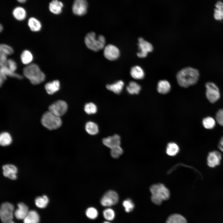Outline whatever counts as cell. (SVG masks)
Returning <instances> with one entry per match:
<instances>
[{
	"mask_svg": "<svg viewBox=\"0 0 223 223\" xmlns=\"http://www.w3.org/2000/svg\"><path fill=\"white\" fill-rule=\"evenodd\" d=\"M199 77V73L196 69L191 67L185 68L178 72L176 78L178 84L187 88L195 84Z\"/></svg>",
	"mask_w": 223,
	"mask_h": 223,
	"instance_id": "obj_1",
	"label": "cell"
},
{
	"mask_svg": "<svg viewBox=\"0 0 223 223\" xmlns=\"http://www.w3.org/2000/svg\"><path fill=\"white\" fill-rule=\"evenodd\" d=\"M23 74L33 85H38L45 80V76L39 66L35 63L28 65L23 69Z\"/></svg>",
	"mask_w": 223,
	"mask_h": 223,
	"instance_id": "obj_2",
	"label": "cell"
},
{
	"mask_svg": "<svg viewBox=\"0 0 223 223\" xmlns=\"http://www.w3.org/2000/svg\"><path fill=\"white\" fill-rule=\"evenodd\" d=\"M150 191L151 193V200L156 205H160L163 201L168 199L170 196L169 190L162 184L152 185Z\"/></svg>",
	"mask_w": 223,
	"mask_h": 223,
	"instance_id": "obj_3",
	"label": "cell"
},
{
	"mask_svg": "<svg viewBox=\"0 0 223 223\" xmlns=\"http://www.w3.org/2000/svg\"><path fill=\"white\" fill-rule=\"evenodd\" d=\"M85 42L89 49L97 51L104 48L105 39L103 35H100L96 37L95 33L94 32H91L85 36Z\"/></svg>",
	"mask_w": 223,
	"mask_h": 223,
	"instance_id": "obj_4",
	"label": "cell"
},
{
	"mask_svg": "<svg viewBox=\"0 0 223 223\" xmlns=\"http://www.w3.org/2000/svg\"><path fill=\"white\" fill-rule=\"evenodd\" d=\"M41 122L44 127L50 130L58 128L62 123L59 117L55 115L49 111L46 112L43 115Z\"/></svg>",
	"mask_w": 223,
	"mask_h": 223,
	"instance_id": "obj_5",
	"label": "cell"
},
{
	"mask_svg": "<svg viewBox=\"0 0 223 223\" xmlns=\"http://www.w3.org/2000/svg\"><path fill=\"white\" fill-rule=\"evenodd\" d=\"M14 207L8 202L2 203L1 206L0 216L2 223H15L13 221Z\"/></svg>",
	"mask_w": 223,
	"mask_h": 223,
	"instance_id": "obj_6",
	"label": "cell"
},
{
	"mask_svg": "<svg viewBox=\"0 0 223 223\" xmlns=\"http://www.w3.org/2000/svg\"><path fill=\"white\" fill-rule=\"evenodd\" d=\"M206 95L208 101L211 103H214L220 98V93L217 85L214 83L208 82L205 84Z\"/></svg>",
	"mask_w": 223,
	"mask_h": 223,
	"instance_id": "obj_7",
	"label": "cell"
},
{
	"mask_svg": "<svg viewBox=\"0 0 223 223\" xmlns=\"http://www.w3.org/2000/svg\"><path fill=\"white\" fill-rule=\"evenodd\" d=\"M119 196L113 190L107 192L100 200L101 204L104 207H110L117 203Z\"/></svg>",
	"mask_w": 223,
	"mask_h": 223,
	"instance_id": "obj_8",
	"label": "cell"
},
{
	"mask_svg": "<svg viewBox=\"0 0 223 223\" xmlns=\"http://www.w3.org/2000/svg\"><path fill=\"white\" fill-rule=\"evenodd\" d=\"M68 105L64 101L58 100L52 104L49 107V110L55 115L60 117L66 112Z\"/></svg>",
	"mask_w": 223,
	"mask_h": 223,
	"instance_id": "obj_9",
	"label": "cell"
},
{
	"mask_svg": "<svg viewBox=\"0 0 223 223\" xmlns=\"http://www.w3.org/2000/svg\"><path fill=\"white\" fill-rule=\"evenodd\" d=\"M138 40V48L140 51L137 53V55L139 58H145L147 56L148 53L152 51L153 46L150 43L144 40L142 37L139 38Z\"/></svg>",
	"mask_w": 223,
	"mask_h": 223,
	"instance_id": "obj_10",
	"label": "cell"
},
{
	"mask_svg": "<svg viewBox=\"0 0 223 223\" xmlns=\"http://www.w3.org/2000/svg\"><path fill=\"white\" fill-rule=\"evenodd\" d=\"M103 54L104 57L110 60H114L117 59L120 55L118 48L112 44H108L105 46Z\"/></svg>",
	"mask_w": 223,
	"mask_h": 223,
	"instance_id": "obj_11",
	"label": "cell"
},
{
	"mask_svg": "<svg viewBox=\"0 0 223 223\" xmlns=\"http://www.w3.org/2000/svg\"><path fill=\"white\" fill-rule=\"evenodd\" d=\"M86 0H75L72 6V11L75 15L79 16L85 14L87 8Z\"/></svg>",
	"mask_w": 223,
	"mask_h": 223,
	"instance_id": "obj_12",
	"label": "cell"
},
{
	"mask_svg": "<svg viewBox=\"0 0 223 223\" xmlns=\"http://www.w3.org/2000/svg\"><path fill=\"white\" fill-rule=\"evenodd\" d=\"M221 159V155L219 152L216 151H211L207 156V164L209 167L214 168L220 164Z\"/></svg>",
	"mask_w": 223,
	"mask_h": 223,
	"instance_id": "obj_13",
	"label": "cell"
},
{
	"mask_svg": "<svg viewBox=\"0 0 223 223\" xmlns=\"http://www.w3.org/2000/svg\"><path fill=\"white\" fill-rule=\"evenodd\" d=\"M102 142L104 145L111 149L120 146V138L119 135L115 134L103 138Z\"/></svg>",
	"mask_w": 223,
	"mask_h": 223,
	"instance_id": "obj_14",
	"label": "cell"
},
{
	"mask_svg": "<svg viewBox=\"0 0 223 223\" xmlns=\"http://www.w3.org/2000/svg\"><path fill=\"white\" fill-rule=\"evenodd\" d=\"M2 169L5 177L13 180L16 179L18 169L15 166L11 164H6L3 166Z\"/></svg>",
	"mask_w": 223,
	"mask_h": 223,
	"instance_id": "obj_15",
	"label": "cell"
},
{
	"mask_svg": "<svg viewBox=\"0 0 223 223\" xmlns=\"http://www.w3.org/2000/svg\"><path fill=\"white\" fill-rule=\"evenodd\" d=\"M18 208L14 212V215L18 219H24L28 214V207L23 203L18 204Z\"/></svg>",
	"mask_w": 223,
	"mask_h": 223,
	"instance_id": "obj_16",
	"label": "cell"
},
{
	"mask_svg": "<svg viewBox=\"0 0 223 223\" xmlns=\"http://www.w3.org/2000/svg\"><path fill=\"white\" fill-rule=\"evenodd\" d=\"M60 85L59 81L55 80L46 84L45 89L48 94H53L59 90Z\"/></svg>",
	"mask_w": 223,
	"mask_h": 223,
	"instance_id": "obj_17",
	"label": "cell"
},
{
	"mask_svg": "<svg viewBox=\"0 0 223 223\" xmlns=\"http://www.w3.org/2000/svg\"><path fill=\"white\" fill-rule=\"evenodd\" d=\"M23 220L24 223H39L40 217L36 211L32 210L29 211Z\"/></svg>",
	"mask_w": 223,
	"mask_h": 223,
	"instance_id": "obj_18",
	"label": "cell"
},
{
	"mask_svg": "<svg viewBox=\"0 0 223 223\" xmlns=\"http://www.w3.org/2000/svg\"><path fill=\"white\" fill-rule=\"evenodd\" d=\"M63 6V4L61 2L58 0H53L49 3V9L53 14H59L61 13Z\"/></svg>",
	"mask_w": 223,
	"mask_h": 223,
	"instance_id": "obj_19",
	"label": "cell"
},
{
	"mask_svg": "<svg viewBox=\"0 0 223 223\" xmlns=\"http://www.w3.org/2000/svg\"><path fill=\"white\" fill-rule=\"evenodd\" d=\"M124 85V82L121 80H120L114 83L107 85L106 88L108 90L114 93L119 94L122 91Z\"/></svg>",
	"mask_w": 223,
	"mask_h": 223,
	"instance_id": "obj_20",
	"label": "cell"
},
{
	"mask_svg": "<svg viewBox=\"0 0 223 223\" xmlns=\"http://www.w3.org/2000/svg\"><path fill=\"white\" fill-rule=\"evenodd\" d=\"M171 87L170 84L168 81L166 80H160L158 82L157 90L160 93L165 94L170 91Z\"/></svg>",
	"mask_w": 223,
	"mask_h": 223,
	"instance_id": "obj_21",
	"label": "cell"
},
{
	"mask_svg": "<svg viewBox=\"0 0 223 223\" xmlns=\"http://www.w3.org/2000/svg\"><path fill=\"white\" fill-rule=\"evenodd\" d=\"M130 73L133 78L137 80L143 79L145 75L143 70L138 66L133 67L131 69Z\"/></svg>",
	"mask_w": 223,
	"mask_h": 223,
	"instance_id": "obj_22",
	"label": "cell"
},
{
	"mask_svg": "<svg viewBox=\"0 0 223 223\" xmlns=\"http://www.w3.org/2000/svg\"><path fill=\"white\" fill-rule=\"evenodd\" d=\"M215 7L214 14L215 19L217 20H223V3L220 1L217 2Z\"/></svg>",
	"mask_w": 223,
	"mask_h": 223,
	"instance_id": "obj_23",
	"label": "cell"
},
{
	"mask_svg": "<svg viewBox=\"0 0 223 223\" xmlns=\"http://www.w3.org/2000/svg\"><path fill=\"white\" fill-rule=\"evenodd\" d=\"M166 223H187V222L185 218L182 215L174 214L168 217Z\"/></svg>",
	"mask_w": 223,
	"mask_h": 223,
	"instance_id": "obj_24",
	"label": "cell"
},
{
	"mask_svg": "<svg viewBox=\"0 0 223 223\" xmlns=\"http://www.w3.org/2000/svg\"><path fill=\"white\" fill-rule=\"evenodd\" d=\"M28 25L31 30L33 32L40 31L42 27L40 22L34 17L30 18L28 19Z\"/></svg>",
	"mask_w": 223,
	"mask_h": 223,
	"instance_id": "obj_25",
	"label": "cell"
},
{
	"mask_svg": "<svg viewBox=\"0 0 223 223\" xmlns=\"http://www.w3.org/2000/svg\"><path fill=\"white\" fill-rule=\"evenodd\" d=\"M12 14L15 18L19 20H24L26 15L25 9L20 7L15 8L13 11Z\"/></svg>",
	"mask_w": 223,
	"mask_h": 223,
	"instance_id": "obj_26",
	"label": "cell"
},
{
	"mask_svg": "<svg viewBox=\"0 0 223 223\" xmlns=\"http://www.w3.org/2000/svg\"><path fill=\"white\" fill-rule=\"evenodd\" d=\"M85 129L88 134L91 135L96 134L99 131L97 125L92 121H89L86 124Z\"/></svg>",
	"mask_w": 223,
	"mask_h": 223,
	"instance_id": "obj_27",
	"label": "cell"
},
{
	"mask_svg": "<svg viewBox=\"0 0 223 223\" xmlns=\"http://www.w3.org/2000/svg\"><path fill=\"white\" fill-rule=\"evenodd\" d=\"M179 148L178 145L173 142L169 143L167 146L166 152L169 155L174 156L179 152Z\"/></svg>",
	"mask_w": 223,
	"mask_h": 223,
	"instance_id": "obj_28",
	"label": "cell"
},
{
	"mask_svg": "<svg viewBox=\"0 0 223 223\" xmlns=\"http://www.w3.org/2000/svg\"><path fill=\"white\" fill-rule=\"evenodd\" d=\"M141 89L140 86L136 82L133 81H130L127 86L126 90L130 94H138Z\"/></svg>",
	"mask_w": 223,
	"mask_h": 223,
	"instance_id": "obj_29",
	"label": "cell"
},
{
	"mask_svg": "<svg viewBox=\"0 0 223 223\" xmlns=\"http://www.w3.org/2000/svg\"><path fill=\"white\" fill-rule=\"evenodd\" d=\"M0 73H2L7 77V76L12 77H15L20 79L22 78V77L18 74L15 73L11 70L7 66H0Z\"/></svg>",
	"mask_w": 223,
	"mask_h": 223,
	"instance_id": "obj_30",
	"label": "cell"
},
{
	"mask_svg": "<svg viewBox=\"0 0 223 223\" xmlns=\"http://www.w3.org/2000/svg\"><path fill=\"white\" fill-rule=\"evenodd\" d=\"M33 58V57L32 53L27 50L24 51L20 56L21 62L24 64H29L32 61Z\"/></svg>",
	"mask_w": 223,
	"mask_h": 223,
	"instance_id": "obj_31",
	"label": "cell"
},
{
	"mask_svg": "<svg viewBox=\"0 0 223 223\" xmlns=\"http://www.w3.org/2000/svg\"><path fill=\"white\" fill-rule=\"evenodd\" d=\"M12 138L7 132H4L1 133L0 136V144L2 146H6L11 144Z\"/></svg>",
	"mask_w": 223,
	"mask_h": 223,
	"instance_id": "obj_32",
	"label": "cell"
},
{
	"mask_svg": "<svg viewBox=\"0 0 223 223\" xmlns=\"http://www.w3.org/2000/svg\"><path fill=\"white\" fill-rule=\"evenodd\" d=\"M216 120L211 116H207L204 118L202 123L203 126L207 129H212L215 126Z\"/></svg>",
	"mask_w": 223,
	"mask_h": 223,
	"instance_id": "obj_33",
	"label": "cell"
},
{
	"mask_svg": "<svg viewBox=\"0 0 223 223\" xmlns=\"http://www.w3.org/2000/svg\"><path fill=\"white\" fill-rule=\"evenodd\" d=\"M49 202V199L46 195L41 197H37L35 200L36 206L40 208H44L47 205Z\"/></svg>",
	"mask_w": 223,
	"mask_h": 223,
	"instance_id": "obj_34",
	"label": "cell"
},
{
	"mask_svg": "<svg viewBox=\"0 0 223 223\" xmlns=\"http://www.w3.org/2000/svg\"><path fill=\"white\" fill-rule=\"evenodd\" d=\"M84 109L85 112L89 115L95 113L97 110L96 105L91 102L86 103L85 105Z\"/></svg>",
	"mask_w": 223,
	"mask_h": 223,
	"instance_id": "obj_35",
	"label": "cell"
},
{
	"mask_svg": "<svg viewBox=\"0 0 223 223\" xmlns=\"http://www.w3.org/2000/svg\"><path fill=\"white\" fill-rule=\"evenodd\" d=\"M103 214L104 218L108 221L113 220L115 217V212L111 208L105 209L103 211Z\"/></svg>",
	"mask_w": 223,
	"mask_h": 223,
	"instance_id": "obj_36",
	"label": "cell"
},
{
	"mask_svg": "<svg viewBox=\"0 0 223 223\" xmlns=\"http://www.w3.org/2000/svg\"><path fill=\"white\" fill-rule=\"evenodd\" d=\"M86 216L89 218L94 220L98 216V212L95 208L90 207L87 209L85 212Z\"/></svg>",
	"mask_w": 223,
	"mask_h": 223,
	"instance_id": "obj_37",
	"label": "cell"
},
{
	"mask_svg": "<svg viewBox=\"0 0 223 223\" xmlns=\"http://www.w3.org/2000/svg\"><path fill=\"white\" fill-rule=\"evenodd\" d=\"M123 151L120 146L111 149L110 153L112 157L114 158H118L123 153Z\"/></svg>",
	"mask_w": 223,
	"mask_h": 223,
	"instance_id": "obj_38",
	"label": "cell"
},
{
	"mask_svg": "<svg viewBox=\"0 0 223 223\" xmlns=\"http://www.w3.org/2000/svg\"><path fill=\"white\" fill-rule=\"evenodd\" d=\"M0 53H3L7 56L12 54L13 50L10 46L5 44H1L0 46Z\"/></svg>",
	"mask_w": 223,
	"mask_h": 223,
	"instance_id": "obj_39",
	"label": "cell"
},
{
	"mask_svg": "<svg viewBox=\"0 0 223 223\" xmlns=\"http://www.w3.org/2000/svg\"><path fill=\"white\" fill-rule=\"evenodd\" d=\"M122 205L125 208V211L127 212L132 211L134 207V203L130 199H127L124 200L123 202Z\"/></svg>",
	"mask_w": 223,
	"mask_h": 223,
	"instance_id": "obj_40",
	"label": "cell"
},
{
	"mask_svg": "<svg viewBox=\"0 0 223 223\" xmlns=\"http://www.w3.org/2000/svg\"><path fill=\"white\" fill-rule=\"evenodd\" d=\"M215 120L219 125L223 127V108L217 111L216 114Z\"/></svg>",
	"mask_w": 223,
	"mask_h": 223,
	"instance_id": "obj_41",
	"label": "cell"
},
{
	"mask_svg": "<svg viewBox=\"0 0 223 223\" xmlns=\"http://www.w3.org/2000/svg\"><path fill=\"white\" fill-rule=\"evenodd\" d=\"M7 66L13 72H15L17 68L15 62L11 59L8 60Z\"/></svg>",
	"mask_w": 223,
	"mask_h": 223,
	"instance_id": "obj_42",
	"label": "cell"
},
{
	"mask_svg": "<svg viewBox=\"0 0 223 223\" xmlns=\"http://www.w3.org/2000/svg\"><path fill=\"white\" fill-rule=\"evenodd\" d=\"M7 55L3 53H0V66H7Z\"/></svg>",
	"mask_w": 223,
	"mask_h": 223,
	"instance_id": "obj_43",
	"label": "cell"
},
{
	"mask_svg": "<svg viewBox=\"0 0 223 223\" xmlns=\"http://www.w3.org/2000/svg\"><path fill=\"white\" fill-rule=\"evenodd\" d=\"M218 147L220 150L223 152V137L221 138L219 142Z\"/></svg>",
	"mask_w": 223,
	"mask_h": 223,
	"instance_id": "obj_44",
	"label": "cell"
},
{
	"mask_svg": "<svg viewBox=\"0 0 223 223\" xmlns=\"http://www.w3.org/2000/svg\"><path fill=\"white\" fill-rule=\"evenodd\" d=\"M18 2L20 3H24L25 2L26 0H17Z\"/></svg>",
	"mask_w": 223,
	"mask_h": 223,
	"instance_id": "obj_45",
	"label": "cell"
},
{
	"mask_svg": "<svg viewBox=\"0 0 223 223\" xmlns=\"http://www.w3.org/2000/svg\"><path fill=\"white\" fill-rule=\"evenodd\" d=\"M2 30H3V27H2V25L1 24L0 25V32H1L2 31Z\"/></svg>",
	"mask_w": 223,
	"mask_h": 223,
	"instance_id": "obj_46",
	"label": "cell"
},
{
	"mask_svg": "<svg viewBox=\"0 0 223 223\" xmlns=\"http://www.w3.org/2000/svg\"><path fill=\"white\" fill-rule=\"evenodd\" d=\"M103 223H111L110 222L107 221H105L104 222H103Z\"/></svg>",
	"mask_w": 223,
	"mask_h": 223,
	"instance_id": "obj_47",
	"label": "cell"
}]
</instances>
